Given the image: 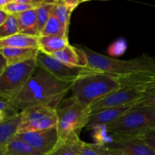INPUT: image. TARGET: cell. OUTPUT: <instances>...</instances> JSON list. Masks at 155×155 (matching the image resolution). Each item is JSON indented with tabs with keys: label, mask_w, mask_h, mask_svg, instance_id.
<instances>
[{
	"label": "cell",
	"mask_w": 155,
	"mask_h": 155,
	"mask_svg": "<svg viewBox=\"0 0 155 155\" xmlns=\"http://www.w3.org/2000/svg\"><path fill=\"white\" fill-rule=\"evenodd\" d=\"M55 4L56 0H54V1H46L45 0V2L42 5H40L36 9L39 33H41L44 27L46 24L47 21H48L51 14L54 12Z\"/></svg>",
	"instance_id": "obj_20"
},
{
	"label": "cell",
	"mask_w": 155,
	"mask_h": 155,
	"mask_svg": "<svg viewBox=\"0 0 155 155\" xmlns=\"http://www.w3.org/2000/svg\"><path fill=\"white\" fill-rule=\"evenodd\" d=\"M127 48V45L126 41L123 39H119L110 45L107 52L111 56H120L125 52Z\"/></svg>",
	"instance_id": "obj_27"
},
{
	"label": "cell",
	"mask_w": 155,
	"mask_h": 155,
	"mask_svg": "<svg viewBox=\"0 0 155 155\" xmlns=\"http://www.w3.org/2000/svg\"><path fill=\"white\" fill-rule=\"evenodd\" d=\"M135 105L139 107H149L155 110V89L147 91L144 94L142 99Z\"/></svg>",
	"instance_id": "obj_26"
},
{
	"label": "cell",
	"mask_w": 155,
	"mask_h": 155,
	"mask_svg": "<svg viewBox=\"0 0 155 155\" xmlns=\"http://www.w3.org/2000/svg\"><path fill=\"white\" fill-rule=\"evenodd\" d=\"M155 127V110L136 106L112 124L104 127L114 136H141Z\"/></svg>",
	"instance_id": "obj_5"
},
{
	"label": "cell",
	"mask_w": 155,
	"mask_h": 155,
	"mask_svg": "<svg viewBox=\"0 0 155 155\" xmlns=\"http://www.w3.org/2000/svg\"><path fill=\"white\" fill-rule=\"evenodd\" d=\"M0 52L5 58L8 66L36 59L39 49L32 48H0Z\"/></svg>",
	"instance_id": "obj_14"
},
{
	"label": "cell",
	"mask_w": 155,
	"mask_h": 155,
	"mask_svg": "<svg viewBox=\"0 0 155 155\" xmlns=\"http://www.w3.org/2000/svg\"><path fill=\"white\" fill-rule=\"evenodd\" d=\"M141 137L146 142L147 145L155 151V127L141 135Z\"/></svg>",
	"instance_id": "obj_29"
},
{
	"label": "cell",
	"mask_w": 155,
	"mask_h": 155,
	"mask_svg": "<svg viewBox=\"0 0 155 155\" xmlns=\"http://www.w3.org/2000/svg\"><path fill=\"white\" fill-rule=\"evenodd\" d=\"M11 0H0V9H4Z\"/></svg>",
	"instance_id": "obj_36"
},
{
	"label": "cell",
	"mask_w": 155,
	"mask_h": 155,
	"mask_svg": "<svg viewBox=\"0 0 155 155\" xmlns=\"http://www.w3.org/2000/svg\"><path fill=\"white\" fill-rule=\"evenodd\" d=\"M45 2V0H11L3 10L8 15H16L27 11L36 9Z\"/></svg>",
	"instance_id": "obj_19"
},
{
	"label": "cell",
	"mask_w": 155,
	"mask_h": 155,
	"mask_svg": "<svg viewBox=\"0 0 155 155\" xmlns=\"http://www.w3.org/2000/svg\"><path fill=\"white\" fill-rule=\"evenodd\" d=\"M147 90L142 88L127 86L120 87L117 90L110 92L90 106L91 114L103 109L120 107L126 105H135L137 104Z\"/></svg>",
	"instance_id": "obj_8"
},
{
	"label": "cell",
	"mask_w": 155,
	"mask_h": 155,
	"mask_svg": "<svg viewBox=\"0 0 155 155\" xmlns=\"http://www.w3.org/2000/svg\"><path fill=\"white\" fill-rule=\"evenodd\" d=\"M36 66L51 74L58 80L73 83L77 78L87 72L89 68H72L59 61L52 56L39 51L36 56Z\"/></svg>",
	"instance_id": "obj_9"
},
{
	"label": "cell",
	"mask_w": 155,
	"mask_h": 155,
	"mask_svg": "<svg viewBox=\"0 0 155 155\" xmlns=\"http://www.w3.org/2000/svg\"><path fill=\"white\" fill-rule=\"evenodd\" d=\"M65 142L71 145V148L77 155H101L95 149L92 144L83 142L80 138L69 139Z\"/></svg>",
	"instance_id": "obj_24"
},
{
	"label": "cell",
	"mask_w": 155,
	"mask_h": 155,
	"mask_svg": "<svg viewBox=\"0 0 155 155\" xmlns=\"http://www.w3.org/2000/svg\"><path fill=\"white\" fill-rule=\"evenodd\" d=\"M0 155H8L7 145H0Z\"/></svg>",
	"instance_id": "obj_34"
},
{
	"label": "cell",
	"mask_w": 155,
	"mask_h": 155,
	"mask_svg": "<svg viewBox=\"0 0 155 155\" xmlns=\"http://www.w3.org/2000/svg\"><path fill=\"white\" fill-rule=\"evenodd\" d=\"M8 16L9 15L5 11H4L3 9H0V26L5 22V21L8 19Z\"/></svg>",
	"instance_id": "obj_33"
},
{
	"label": "cell",
	"mask_w": 155,
	"mask_h": 155,
	"mask_svg": "<svg viewBox=\"0 0 155 155\" xmlns=\"http://www.w3.org/2000/svg\"><path fill=\"white\" fill-rule=\"evenodd\" d=\"M36 67V59L6 67L0 74V99L13 101L26 86Z\"/></svg>",
	"instance_id": "obj_6"
},
{
	"label": "cell",
	"mask_w": 155,
	"mask_h": 155,
	"mask_svg": "<svg viewBox=\"0 0 155 155\" xmlns=\"http://www.w3.org/2000/svg\"><path fill=\"white\" fill-rule=\"evenodd\" d=\"M7 66H8V64H7V61H6L5 58L4 56L2 54V53L0 52V74L3 72V71L5 69Z\"/></svg>",
	"instance_id": "obj_32"
},
{
	"label": "cell",
	"mask_w": 155,
	"mask_h": 155,
	"mask_svg": "<svg viewBox=\"0 0 155 155\" xmlns=\"http://www.w3.org/2000/svg\"><path fill=\"white\" fill-rule=\"evenodd\" d=\"M16 138L42 155L51 154L59 143L57 128L18 134Z\"/></svg>",
	"instance_id": "obj_11"
},
{
	"label": "cell",
	"mask_w": 155,
	"mask_h": 155,
	"mask_svg": "<svg viewBox=\"0 0 155 155\" xmlns=\"http://www.w3.org/2000/svg\"><path fill=\"white\" fill-rule=\"evenodd\" d=\"M51 56L72 68H87V60L83 51L79 47L77 48L71 44Z\"/></svg>",
	"instance_id": "obj_13"
},
{
	"label": "cell",
	"mask_w": 155,
	"mask_h": 155,
	"mask_svg": "<svg viewBox=\"0 0 155 155\" xmlns=\"http://www.w3.org/2000/svg\"><path fill=\"white\" fill-rule=\"evenodd\" d=\"M15 16L19 25L20 33L36 37L40 36L38 28L36 9L27 11Z\"/></svg>",
	"instance_id": "obj_15"
},
{
	"label": "cell",
	"mask_w": 155,
	"mask_h": 155,
	"mask_svg": "<svg viewBox=\"0 0 155 155\" xmlns=\"http://www.w3.org/2000/svg\"><path fill=\"white\" fill-rule=\"evenodd\" d=\"M50 155H77L66 142H59L57 148Z\"/></svg>",
	"instance_id": "obj_28"
},
{
	"label": "cell",
	"mask_w": 155,
	"mask_h": 155,
	"mask_svg": "<svg viewBox=\"0 0 155 155\" xmlns=\"http://www.w3.org/2000/svg\"><path fill=\"white\" fill-rule=\"evenodd\" d=\"M38 48V37L23 33H17L0 40V48Z\"/></svg>",
	"instance_id": "obj_18"
},
{
	"label": "cell",
	"mask_w": 155,
	"mask_h": 155,
	"mask_svg": "<svg viewBox=\"0 0 155 155\" xmlns=\"http://www.w3.org/2000/svg\"><path fill=\"white\" fill-rule=\"evenodd\" d=\"M7 151L8 155H42L17 138L8 144Z\"/></svg>",
	"instance_id": "obj_21"
},
{
	"label": "cell",
	"mask_w": 155,
	"mask_h": 155,
	"mask_svg": "<svg viewBox=\"0 0 155 155\" xmlns=\"http://www.w3.org/2000/svg\"><path fill=\"white\" fill-rule=\"evenodd\" d=\"M19 25L15 15H9L5 22L0 26V40L19 33Z\"/></svg>",
	"instance_id": "obj_25"
},
{
	"label": "cell",
	"mask_w": 155,
	"mask_h": 155,
	"mask_svg": "<svg viewBox=\"0 0 155 155\" xmlns=\"http://www.w3.org/2000/svg\"><path fill=\"white\" fill-rule=\"evenodd\" d=\"M9 117H9L7 114L5 113V112L3 111H0V123L5 120L6 119H8V118Z\"/></svg>",
	"instance_id": "obj_35"
},
{
	"label": "cell",
	"mask_w": 155,
	"mask_h": 155,
	"mask_svg": "<svg viewBox=\"0 0 155 155\" xmlns=\"http://www.w3.org/2000/svg\"><path fill=\"white\" fill-rule=\"evenodd\" d=\"M21 122V113L0 123V145H7L16 138Z\"/></svg>",
	"instance_id": "obj_17"
},
{
	"label": "cell",
	"mask_w": 155,
	"mask_h": 155,
	"mask_svg": "<svg viewBox=\"0 0 155 155\" xmlns=\"http://www.w3.org/2000/svg\"><path fill=\"white\" fill-rule=\"evenodd\" d=\"M73 12H71L64 3L63 0H56L54 14L58 20L66 34L68 36V29H69L71 16Z\"/></svg>",
	"instance_id": "obj_23"
},
{
	"label": "cell",
	"mask_w": 155,
	"mask_h": 155,
	"mask_svg": "<svg viewBox=\"0 0 155 155\" xmlns=\"http://www.w3.org/2000/svg\"><path fill=\"white\" fill-rule=\"evenodd\" d=\"M64 3L65 4V5L71 11V12H74L77 7H78L80 3H82V1H78V0H63Z\"/></svg>",
	"instance_id": "obj_31"
},
{
	"label": "cell",
	"mask_w": 155,
	"mask_h": 155,
	"mask_svg": "<svg viewBox=\"0 0 155 155\" xmlns=\"http://www.w3.org/2000/svg\"><path fill=\"white\" fill-rule=\"evenodd\" d=\"M92 145L95 148V149L101 155H121L119 153L116 152V151H112V150L108 149L107 148H104V147L100 146V145H97L95 143L92 144Z\"/></svg>",
	"instance_id": "obj_30"
},
{
	"label": "cell",
	"mask_w": 155,
	"mask_h": 155,
	"mask_svg": "<svg viewBox=\"0 0 155 155\" xmlns=\"http://www.w3.org/2000/svg\"><path fill=\"white\" fill-rule=\"evenodd\" d=\"M134 106L126 105L110 107L91 114L86 128L87 130H95L100 127H106L121 117Z\"/></svg>",
	"instance_id": "obj_12"
},
{
	"label": "cell",
	"mask_w": 155,
	"mask_h": 155,
	"mask_svg": "<svg viewBox=\"0 0 155 155\" xmlns=\"http://www.w3.org/2000/svg\"><path fill=\"white\" fill-rule=\"evenodd\" d=\"M40 36H57L68 37V35L66 34L64 29L62 28L61 25L59 23L57 17L54 14V9L48 21H47L46 24L44 27L43 30L41 32Z\"/></svg>",
	"instance_id": "obj_22"
},
{
	"label": "cell",
	"mask_w": 155,
	"mask_h": 155,
	"mask_svg": "<svg viewBox=\"0 0 155 155\" xmlns=\"http://www.w3.org/2000/svg\"><path fill=\"white\" fill-rule=\"evenodd\" d=\"M85 54L87 68L114 77H126L143 72H155V57L147 54L130 60H119L95 52L86 46L79 47Z\"/></svg>",
	"instance_id": "obj_2"
},
{
	"label": "cell",
	"mask_w": 155,
	"mask_h": 155,
	"mask_svg": "<svg viewBox=\"0 0 155 155\" xmlns=\"http://www.w3.org/2000/svg\"><path fill=\"white\" fill-rule=\"evenodd\" d=\"M102 147L114 151L121 155H155L141 136H114L109 134Z\"/></svg>",
	"instance_id": "obj_10"
},
{
	"label": "cell",
	"mask_w": 155,
	"mask_h": 155,
	"mask_svg": "<svg viewBox=\"0 0 155 155\" xmlns=\"http://www.w3.org/2000/svg\"><path fill=\"white\" fill-rule=\"evenodd\" d=\"M57 114L59 142H62L80 138L82 130L87 125L91 110L71 96L58 107Z\"/></svg>",
	"instance_id": "obj_4"
},
{
	"label": "cell",
	"mask_w": 155,
	"mask_h": 155,
	"mask_svg": "<svg viewBox=\"0 0 155 155\" xmlns=\"http://www.w3.org/2000/svg\"><path fill=\"white\" fill-rule=\"evenodd\" d=\"M70 45L68 37L57 36H38V48L39 51L51 55Z\"/></svg>",
	"instance_id": "obj_16"
},
{
	"label": "cell",
	"mask_w": 155,
	"mask_h": 155,
	"mask_svg": "<svg viewBox=\"0 0 155 155\" xmlns=\"http://www.w3.org/2000/svg\"><path fill=\"white\" fill-rule=\"evenodd\" d=\"M71 86L72 83L61 81L36 67L26 86L11 103L21 111L39 105H48L57 109Z\"/></svg>",
	"instance_id": "obj_1"
},
{
	"label": "cell",
	"mask_w": 155,
	"mask_h": 155,
	"mask_svg": "<svg viewBox=\"0 0 155 155\" xmlns=\"http://www.w3.org/2000/svg\"><path fill=\"white\" fill-rule=\"evenodd\" d=\"M120 88L119 83L111 75L89 69L72 83L71 89L73 98L90 107L94 102Z\"/></svg>",
	"instance_id": "obj_3"
},
{
	"label": "cell",
	"mask_w": 155,
	"mask_h": 155,
	"mask_svg": "<svg viewBox=\"0 0 155 155\" xmlns=\"http://www.w3.org/2000/svg\"><path fill=\"white\" fill-rule=\"evenodd\" d=\"M21 122L18 134L57 128V109L48 105L29 107L20 112Z\"/></svg>",
	"instance_id": "obj_7"
}]
</instances>
